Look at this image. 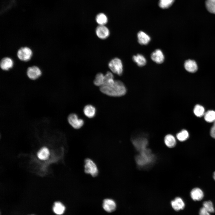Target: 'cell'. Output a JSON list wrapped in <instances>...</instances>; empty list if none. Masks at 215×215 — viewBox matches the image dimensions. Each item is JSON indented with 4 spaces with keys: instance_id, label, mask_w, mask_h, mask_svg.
I'll use <instances>...</instances> for the list:
<instances>
[{
    "instance_id": "cell-1",
    "label": "cell",
    "mask_w": 215,
    "mask_h": 215,
    "mask_svg": "<svg viewBox=\"0 0 215 215\" xmlns=\"http://www.w3.org/2000/svg\"><path fill=\"white\" fill-rule=\"evenodd\" d=\"M100 90L102 93L112 97H120L126 93V87L124 83L119 80H115L114 84L111 86L103 85L100 87Z\"/></svg>"
},
{
    "instance_id": "cell-2",
    "label": "cell",
    "mask_w": 215,
    "mask_h": 215,
    "mask_svg": "<svg viewBox=\"0 0 215 215\" xmlns=\"http://www.w3.org/2000/svg\"><path fill=\"white\" fill-rule=\"evenodd\" d=\"M140 152V154L136 157V162L139 165H145L153 161V155L151 153L150 150L146 149Z\"/></svg>"
},
{
    "instance_id": "cell-3",
    "label": "cell",
    "mask_w": 215,
    "mask_h": 215,
    "mask_svg": "<svg viewBox=\"0 0 215 215\" xmlns=\"http://www.w3.org/2000/svg\"><path fill=\"white\" fill-rule=\"evenodd\" d=\"M108 66L111 72L121 76L123 72V66L121 60L118 58L111 59L109 62Z\"/></svg>"
},
{
    "instance_id": "cell-4",
    "label": "cell",
    "mask_w": 215,
    "mask_h": 215,
    "mask_svg": "<svg viewBox=\"0 0 215 215\" xmlns=\"http://www.w3.org/2000/svg\"><path fill=\"white\" fill-rule=\"evenodd\" d=\"M67 120L70 125L75 129L81 128L84 124V120L79 118L78 115L75 113L69 114L67 117Z\"/></svg>"
},
{
    "instance_id": "cell-5",
    "label": "cell",
    "mask_w": 215,
    "mask_h": 215,
    "mask_svg": "<svg viewBox=\"0 0 215 215\" xmlns=\"http://www.w3.org/2000/svg\"><path fill=\"white\" fill-rule=\"evenodd\" d=\"M85 171L93 176H95L98 174L97 167L94 162L90 159H87L85 161Z\"/></svg>"
},
{
    "instance_id": "cell-6",
    "label": "cell",
    "mask_w": 215,
    "mask_h": 215,
    "mask_svg": "<svg viewBox=\"0 0 215 215\" xmlns=\"http://www.w3.org/2000/svg\"><path fill=\"white\" fill-rule=\"evenodd\" d=\"M33 54L32 50L29 47H24L20 48L18 51L17 56L21 60L27 62L30 59Z\"/></svg>"
},
{
    "instance_id": "cell-7",
    "label": "cell",
    "mask_w": 215,
    "mask_h": 215,
    "mask_svg": "<svg viewBox=\"0 0 215 215\" xmlns=\"http://www.w3.org/2000/svg\"><path fill=\"white\" fill-rule=\"evenodd\" d=\"M42 73L40 69L36 66L28 67L27 71V76L32 80H35L38 79L41 75Z\"/></svg>"
},
{
    "instance_id": "cell-8",
    "label": "cell",
    "mask_w": 215,
    "mask_h": 215,
    "mask_svg": "<svg viewBox=\"0 0 215 215\" xmlns=\"http://www.w3.org/2000/svg\"><path fill=\"white\" fill-rule=\"evenodd\" d=\"M95 32L97 36L102 39H107L110 34L109 29L105 25H99L96 27Z\"/></svg>"
},
{
    "instance_id": "cell-9",
    "label": "cell",
    "mask_w": 215,
    "mask_h": 215,
    "mask_svg": "<svg viewBox=\"0 0 215 215\" xmlns=\"http://www.w3.org/2000/svg\"><path fill=\"white\" fill-rule=\"evenodd\" d=\"M133 143L136 148L140 152L147 149L148 141L145 138L139 137L134 139Z\"/></svg>"
},
{
    "instance_id": "cell-10",
    "label": "cell",
    "mask_w": 215,
    "mask_h": 215,
    "mask_svg": "<svg viewBox=\"0 0 215 215\" xmlns=\"http://www.w3.org/2000/svg\"><path fill=\"white\" fill-rule=\"evenodd\" d=\"M150 58L153 61L158 64L162 63L165 60L164 55L159 49H157L153 52L151 54Z\"/></svg>"
},
{
    "instance_id": "cell-11",
    "label": "cell",
    "mask_w": 215,
    "mask_h": 215,
    "mask_svg": "<svg viewBox=\"0 0 215 215\" xmlns=\"http://www.w3.org/2000/svg\"><path fill=\"white\" fill-rule=\"evenodd\" d=\"M50 150L49 148L46 146H43L40 148L36 153V156L38 158L42 161L47 160L50 157Z\"/></svg>"
},
{
    "instance_id": "cell-12",
    "label": "cell",
    "mask_w": 215,
    "mask_h": 215,
    "mask_svg": "<svg viewBox=\"0 0 215 215\" xmlns=\"http://www.w3.org/2000/svg\"><path fill=\"white\" fill-rule=\"evenodd\" d=\"M184 67L187 71L191 73H195L198 69L196 62L192 59H188L186 60L184 63Z\"/></svg>"
},
{
    "instance_id": "cell-13",
    "label": "cell",
    "mask_w": 215,
    "mask_h": 215,
    "mask_svg": "<svg viewBox=\"0 0 215 215\" xmlns=\"http://www.w3.org/2000/svg\"><path fill=\"white\" fill-rule=\"evenodd\" d=\"M137 38L138 43L142 45L148 44L151 40L150 36L142 31H140L138 33Z\"/></svg>"
},
{
    "instance_id": "cell-14",
    "label": "cell",
    "mask_w": 215,
    "mask_h": 215,
    "mask_svg": "<svg viewBox=\"0 0 215 215\" xmlns=\"http://www.w3.org/2000/svg\"><path fill=\"white\" fill-rule=\"evenodd\" d=\"M13 64V61L12 59L9 57H5L1 59L0 65L2 70L7 71L12 68Z\"/></svg>"
},
{
    "instance_id": "cell-15",
    "label": "cell",
    "mask_w": 215,
    "mask_h": 215,
    "mask_svg": "<svg viewBox=\"0 0 215 215\" xmlns=\"http://www.w3.org/2000/svg\"><path fill=\"white\" fill-rule=\"evenodd\" d=\"M103 207L105 211L108 212H111L115 210L116 204L113 200L107 199L103 201Z\"/></svg>"
},
{
    "instance_id": "cell-16",
    "label": "cell",
    "mask_w": 215,
    "mask_h": 215,
    "mask_svg": "<svg viewBox=\"0 0 215 215\" xmlns=\"http://www.w3.org/2000/svg\"><path fill=\"white\" fill-rule=\"evenodd\" d=\"M83 113L87 117L92 118L95 117L96 113L95 107L91 105H87L84 108Z\"/></svg>"
},
{
    "instance_id": "cell-17",
    "label": "cell",
    "mask_w": 215,
    "mask_h": 215,
    "mask_svg": "<svg viewBox=\"0 0 215 215\" xmlns=\"http://www.w3.org/2000/svg\"><path fill=\"white\" fill-rule=\"evenodd\" d=\"M171 204L173 208L176 211L183 209L185 206L183 201L179 197H177L172 201Z\"/></svg>"
},
{
    "instance_id": "cell-18",
    "label": "cell",
    "mask_w": 215,
    "mask_h": 215,
    "mask_svg": "<svg viewBox=\"0 0 215 215\" xmlns=\"http://www.w3.org/2000/svg\"><path fill=\"white\" fill-rule=\"evenodd\" d=\"M190 194L192 199L195 201H200L204 197V194L202 191L199 188H193L191 191Z\"/></svg>"
},
{
    "instance_id": "cell-19",
    "label": "cell",
    "mask_w": 215,
    "mask_h": 215,
    "mask_svg": "<svg viewBox=\"0 0 215 215\" xmlns=\"http://www.w3.org/2000/svg\"><path fill=\"white\" fill-rule=\"evenodd\" d=\"M132 59L138 66L140 67L145 66L147 63L145 57L141 54H138L134 55L132 57Z\"/></svg>"
},
{
    "instance_id": "cell-20",
    "label": "cell",
    "mask_w": 215,
    "mask_h": 215,
    "mask_svg": "<svg viewBox=\"0 0 215 215\" xmlns=\"http://www.w3.org/2000/svg\"><path fill=\"white\" fill-rule=\"evenodd\" d=\"M164 141L165 145L169 148H173L176 145V141L172 135L168 134L165 137Z\"/></svg>"
},
{
    "instance_id": "cell-21",
    "label": "cell",
    "mask_w": 215,
    "mask_h": 215,
    "mask_svg": "<svg viewBox=\"0 0 215 215\" xmlns=\"http://www.w3.org/2000/svg\"><path fill=\"white\" fill-rule=\"evenodd\" d=\"M64 206L60 202H55L53 206V209L54 213L58 215L62 214L65 210Z\"/></svg>"
},
{
    "instance_id": "cell-22",
    "label": "cell",
    "mask_w": 215,
    "mask_h": 215,
    "mask_svg": "<svg viewBox=\"0 0 215 215\" xmlns=\"http://www.w3.org/2000/svg\"><path fill=\"white\" fill-rule=\"evenodd\" d=\"M115 82L112 72L110 71L107 72L104 75V84L103 85L111 86L114 84Z\"/></svg>"
},
{
    "instance_id": "cell-23",
    "label": "cell",
    "mask_w": 215,
    "mask_h": 215,
    "mask_svg": "<svg viewBox=\"0 0 215 215\" xmlns=\"http://www.w3.org/2000/svg\"><path fill=\"white\" fill-rule=\"evenodd\" d=\"M104 75L101 73H99L96 75L93 80V83L96 86L100 87L104 84Z\"/></svg>"
},
{
    "instance_id": "cell-24",
    "label": "cell",
    "mask_w": 215,
    "mask_h": 215,
    "mask_svg": "<svg viewBox=\"0 0 215 215\" xmlns=\"http://www.w3.org/2000/svg\"><path fill=\"white\" fill-rule=\"evenodd\" d=\"M204 116V119L207 122H212L215 121V111L208 110L205 113Z\"/></svg>"
},
{
    "instance_id": "cell-25",
    "label": "cell",
    "mask_w": 215,
    "mask_h": 215,
    "mask_svg": "<svg viewBox=\"0 0 215 215\" xmlns=\"http://www.w3.org/2000/svg\"><path fill=\"white\" fill-rule=\"evenodd\" d=\"M96 20L97 23L100 25H105L108 21L107 16L103 13L98 14L96 17Z\"/></svg>"
},
{
    "instance_id": "cell-26",
    "label": "cell",
    "mask_w": 215,
    "mask_h": 215,
    "mask_svg": "<svg viewBox=\"0 0 215 215\" xmlns=\"http://www.w3.org/2000/svg\"><path fill=\"white\" fill-rule=\"evenodd\" d=\"M194 112L196 116L201 117L205 114V109L202 106L197 105L194 107Z\"/></svg>"
},
{
    "instance_id": "cell-27",
    "label": "cell",
    "mask_w": 215,
    "mask_h": 215,
    "mask_svg": "<svg viewBox=\"0 0 215 215\" xmlns=\"http://www.w3.org/2000/svg\"><path fill=\"white\" fill-rule=\"evenodd\" d=\"M205 3L207 10L211 13L215 14V0H206Z\"/></svg>"
},
{
    "instance_id": "cell-28",
    "label": "cell",
    "mask_w": 215,
    "mask_h": 215,
    "mask_svg": "<svg viewBox=\"0 0 215 215\" xmlns=\"http://www.w3.org/2000/svg\"><path fill=\"white\" fill-rule=\"evenodd\" d=\"M189 133L188 131L185 130H183L176 134L177 139L181 142L186 140L189 137Z\"/></svg>"
},
{
    "instance_id": "cell-29",
    "label": "cell",
    "mask_w": 215,
    "mask_h": 215,
    "mask_svg": "<svg viewBox=\"0 0 215 215\" xmlns=\"http://www.w3.org/2000/svg\"><path fill=\"white\" fill-rule=\"evenodd\" d=\"M175 0H159V5L162 9H167L170 7Z\"/></svg>"
},
{
    "instance_id": "cell-30",
    "label": "cell",
    "mask_w": 215,
    "mask_h": 215,
    "mask_svg": "<svg viewBox=\"0 0 215 215\" xmlns=\"http://www.w3.org/2000/svg\"><path fill=\"white\" fill-rule=\"evenodd\" d=\"M204 207L210 213H214L215 210L212 202L210 201H206L203 203Z\"/></svg>"
},
{
    "instance_id": "cell-31",
    "label": "cell",
    "mask_w": 215,
    "mask_h": 215,
    "mask_svg": "<svg viewBox=\"0 0 215 215\" xmlns=\"http://www.w3.org/2000/svg\"><path fill=\"white\" fill-rule=\"evenodd\" d=\"M199 214V215H211L210 213L203 207L200 208Z\"/></svg>"
},
{
    "instance_id": "cell-32",
    "label": "cell",
    "mask_w": 215,
    "mask_h": 215,
    "mask_svg": "<svg viewBox=\"0 0 215 215\" xmlns=\"http://www.w3.org/2000/svg\"><path fill=\"white\" fill-rule=\"evenodd\" d=\"M210 135L212 138L215 139V121L211 128Z\"/></svg>"
},
{
    "instance_id": "cell-33",
    "label": "cell",
    "mask_w": 215,
    "mask_h": 215,
    "mask_svg": "<svg viewBox=\"0 0 215 215\" xmlns=\"http://www.w3.org/2000/svg\"><path fill=\"white\" fill-rule=\"evenodd\" d=\"M213 176L214 180H215V171L213 173Z\"/></svg>"
},
{
    "instance_id": "cell-34",
    "label": "cell",
    "mask_w": 215,
    "mask_h": 215,
    "mask_svg": "<svg viewBox=\"0 0 215 215\" xmlns=\"http://www.w3.org/2000/svg\"></svg>"
}]
</instances>
